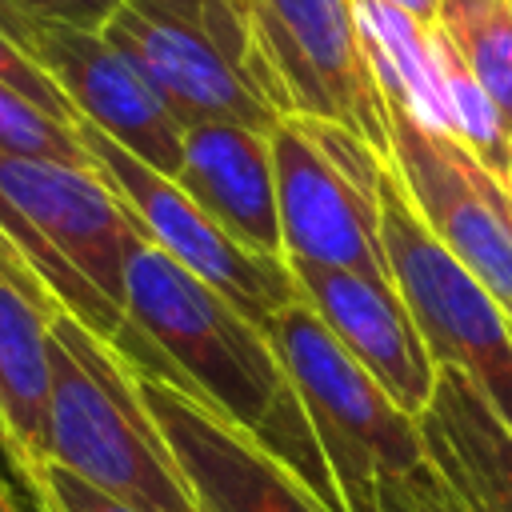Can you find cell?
I'll use <instances>...</instances> for the list:
<instances>
[{
  "mask_svg": "<svg viewBox=\"0 0 512 512\" xmlns=\"http://www.w3.org/2000/svg\"><path fill=\"white\" fill-rule=\"evenodd\" d=\"M136 372L160 376L284 460L332 512H344L300 396L268 332L148 236L128 252L124 328L112 344Z\"/></svg>",
  "mask_w": 512,
  "mask_h": 512,
  "instance_id": "1",
  "label": "cell"
},
{
  "mask_svg": "<svg viewBox=\"0 0 512 512\" xmlns=\"http://www.w3.org/2000/svg\"><path fill=\"white\" fill-rule=\"evenodd\" d=\"M48 456L136 512H200L132 364L76 316L48 328Z\"/></svg>",
  "mask_w": 512,
  "mask_h": 512,
  "instance_id": "2",
  "label": "cell"
},
{
  "mask_svg": "<svg viewBox=\"0 0 512 512\" xmlns=\"http://www.w3.org/2000/svg\"><path fill=\"white\" fill-rule=\"evenodd\" d=\"M0 232L60 312L116 344L128 252L144 228L96 168L0 152Z\"/></svg>",
  "mask_w": 512,
  "mask_h": 512,
  "instance_id": "3",
  "label": "cell"
},
{
  "mask_svg": "<svg viewBox=\"0 0 512 512\" xmlns=\"http://www.w3.org/2000/svg\"><path fill=\"white\" fill-rule=\"evenodd\" d=\"M264 332L300 396L344 512H380L384 488L428 484L440 476L428 460L420 420L396 408L392 396L332 340L304 296L280 308Z\"/></svg>",
  "mask_w": 512,
  "mask_h": 512,
  "instance_id": "4",
  "label": "cell"
},
{
  "mask_svg": "<svg viewBox=\"0 0 512 512\" xmlns=\"http://www.w3.org/2000/svg\"><path fill=\"white\" fill-rule=\"evenodd\" d=\"M100 32L152 80L184 128L220 120L272 132L280 124L240 0H128Z\"/></svg>",
  "mask_w": 512,
  "mask_h": 512,
  "instance_id": "5",
  "label": "cell"
},
{
  "mask_svg": "<svg viewBox=\"0 0 512 512\" xmlns=\"http://www.w3.org/2000/svg\"><path fill=\"white\" fill-rule=\"evenodd\" d=\"M268 148L284 256L392 284L380 240L388 160L356 132L312 116H280Z\"/></svg>",
  "mask_w": 512,
  "mask_h": 512,
  "instance_id": "6",
  "label": "cell"
},
{
  "mask_svg": "<svg viewBox=\"0 0 512 512\" xmlns=\"http://www.w3.org/2000/svg\"><path fill=\"white\" fill-rule=\"evenodd\" d=\"M380 240L428 356L460 368L512 428V316L428 232L392 164L380 176Z\"/></svg>",
  "mask_w": 512,
  "mask_h": 512,
  "instance_id": "7",
  "label": "cell"
},
{
  "mask_svg": "<svg viewBox=\"0 0 512 512\" xmlns=\"http://www.w3.org/2000/svg\"><path fill=\"white\" fill-rule=\"evenodd\" d=\"M260 84L280 116H312L392 152L388 100L368 64L352 0H240Z\"/></svg>",
  "mask_w": 512,
  "mask_h": 512,
  "instance_id": "8",
  "label": "cell"
},
{
  "mask_svg": "<svg viewBox=\"0 0 512 512\" xmlns=\"http://www.w3.org/2000/svg\"><path fill=\"white\" fill-rule=\"evenodd\" d=\"M96 172L112 184V192L132 208L144 236L168 252L180 268H188L196 280L216 288L236 312H244L256 328H268V320L300 300V284L288 268V256H264L248 244H240L232 232H224L172 176L148 168L128 148L96 132L92 124H76Z\"/></svg>",
  "mask_w": 512,
  "mask_h": 512,
  "instance_id": "9",
  "label": "cell"
},
{
  "mask_svg": "<svg viewBox=\"0 0 512 512\" xmlns=\"http://www.w3.org/2000/svg\"><path fill=\"white\" fill-rule=\"evenodd\" d=\"M392 152L428 232L472 272L512 316V192L456 136L432 132L404 108L388 104Z\"/></svg>",
  "mask_w": 512,
  "mask_h": 512,
  "instance_id": "10",
  "label": "cell"
},
{
  "mask_svg": "<svg viewBox=\"0 0 512 512\" xmlns=\"http://www.w3.org/2000/svg\"><path fill=\"white\" fill-rule=\"evenodd\" d=\"M0 28L56 80L84 124L128 148L148 168L164 176L180 172L184 124L152 88V80L104 32L16 12H0Z\"/></svg>",
  "mask_w": 512,
  "mask_h": 512,
  "instance_id": "11",
  "label": "cell"
},
{
  "mask_svg": "<svg viewBox=\"0 0 512 512\" xmlns=\"http://www.w3.org/2000/svg\"><path fill=\"white\" fill-rule=\"evenodd\" d=\"M136 384L200 512H332L284 460L176 384L148 372Z\"/></svg>",
  "mask_w": 512,
  "mask_h": 512,
  "instance_id": "12",
  "label": "cell"
},
{
  "mask_svg": "<svg viewBox=\"0 0 512 512\" xmlns=\"http://www.w3.org/2000/svg\"><path fill=\"white\" fill-rule=\"evenodd\" d=\"M288 268L332 340L392 396L396 408L420 420L436 388V360L428 356L396 284L308 260H288Z\"/></svg>",
  "mask_w": 512,
  "mask_h": 512,
  "instance_id": "13",
  "label": "cell"
},
{
  "mask_svg": "<svg viewBox=\"0 0 512 512\" xmlns=\"http://www.w3.org/2000/svg\"><path fill=\"white\" fill-rule=\"evenodd\" d=\"M172 180L240 244L284 256L268 132L220 120L192 124L184 128V156Z\"/></svg>",
  "mask_w": 512,
  "mask_h": 512,
  "instance_id": "14",
  "label": "cell"
},
{
  "mask_svg": "<svg viewBox=\"0 0 512 512\" xmlns=\"http://www.w3.org/2000/svg\"><path fill=\"white\" fill-rule=\"evenodd\" d=\"M420 436L464 512H512V428L460 368L436 364Z\"/></svg>",
  "mask_w": 512,
  "mask_h": 512,
  "instance_id": "15",
  "label": "cell"
},
{
  "mask_svg": "<svg viewBox=\"0 0 512 512\" xmlns=\"http://www.w3.org/2000/svg\"><path fill=\"white\" fill-rule=\"evenodd\" d=\"M52 308L0 280V428L16 452V464L48 456V328Z\"/></svg>",
  "mask_w": 512,
  "mask_h": 512,
  "instance_id": "16",
  "label": "cell"
},
{
  "mask_svg": "<svg viewBox=\"0 0 512 512\" xmlns=\"http://www.w3.org/2000/svg\"><path fill=\"white\" fill-rule=\"evenodd\" d=\"M352 16L384 100L392 108H404L424 128L448 132V108L432 52V24H420L416 16L384 0H352Z\"/></svg>",
  "mask_w": 512,
  "mask_h": 512,
  "instance_id": "17",
  "label": "cell"
},
{
  "mask_svg": "<svg viewBox=\"0 0 512 512\" xmlns=\"http://www.w3.org/2000/svg\"><path fill=\"white\" fill-rule=\"evenodd\" d=\"M436 24L512 132V0H444Z\"/></svg>",
  "mask_w": 512,
  "mask_h": 512,
  "instance_id": "18",
  "label": "cell"
},
{
  "mask_svg": "<svg viewBox=\"0 0 512 512\" xmlns=\"http://www.w3.org/2000/svg\"><path fill=\"white\" fill-rule=\"evenodd\" d=\"M432 52H436V72L444 88V108H448V136H456L496 180L508 184V156H512V132L504 128L496 104L480 88V80L468 72L464 56L456 44L444 36L440 24H432Z\"/></svg>",
  "mask_w": 512,
  "mask_h": 512,
  "instance_id": "19",
  "label": "cell"
},
{
  "mask_svg": "<svg viewBox=\"0 0 512 512\" xmlns=\"http://www.w3.org/2000/svg\"><path fill=\"white\" fill-rule=\"evenodd\" d=\"M0 152L24 156V160H56L72 168H96L76 124H64L36 108L16 88L0 84Z\"/></svg>",
  "mask_w": 512,
  "mask_h": 512,
  "instance_id": "20",
  "label": "cell"
},
{
  "mask_svg": "<svg viewBox=\"0 0 512 512\" xmlns=\"http://www.w3.org/2000/svg\"><path fill=\"white\" fill-rule=\"evenodd\" d=\"M20 476L28 480V488L36 492V500L48 512H136L132 504L100 492L96 484L80 480L76 472L52 464V460H36V464H20Z\"/></svg>",
  "mask_w": 512,
  "mask_h": 512,
  "instance_id": "21",
  "label": "cell"
},
{
  "mask_svg": "<svg viewBox=\"0 0 512 512\" xmlns=\"http://www.w3.org/2000/svg\"><path fill=\"white\" fill-rule=\"evenodd\" d=\"M0 84H8V88H16L20 96H28L36 108H44L48 116H56V120H64V124H80V116H76V108L68 104V96L56 88V80L0 28Z\"/></svg>",
  "mask_w": 512,
  "mask_h": 512,
  "instance_id": "22",
  "label": "cell"
},
{
  "mask_svg": "<svg viewBox=\"0 0 512 512\" xmlns=\"http://www.w3.org/2000/svg\"><path fill=\"white\" fill-rule=\"evenodd\" d=\"M128 0H0V12H16V16H32V20H56V24H72V28H88L100 32Z\"/></svg>",
  "mask_w": 512,
  "mask_h": 512,
  "instance_id": "23",
  "label": "cell"
},
{
  "mask_svg": "<svg viewBox=\"0 0 512 512\" xmlns=\"http://www.w3.org/2000/svg\"><path fill=\"white\" fill-rule=\"evenodd\" d=\"M380 512H464L444 476L428 484H392L380 492Z\"/></svg>",
  "mask_w": 512,
  "mask_h": 512,
  "instance_id": "24",
  "label": "cell"
},
{
  "mask_svg": "<svg viewBox=\"0 0 512 512\" xmlns=\"http://www.w3.org/2000/svg\"><path fill=\"white\" fill-rule=\"evenodd\" d=\"M384 4L404 8V12H408V16H416L420 24H436V16H440V4H444V0H384Z\"/></svg>",
  "mask_w": 512,
  "mask_h": 512,
  "instance_id": "25",
  "label": "cell"
},
{
  "mask_svg": "<svg viewBox=\"0 0 512 512\" xmlns=\"http://www.w3.org/2000/svg\"><path fill=\"white\" fill-rule=\"evenodd\" d=\"M20 484V464H16V452L0 428V488H16Z\"/></svg>",
  "mask_w": 512,
  "mask_h": 512,
  "instance_id": "26",
  "label": "cell"
},
{
  "mask_svg": "<svg viewBox=\"0 0 512 512\" xmlns=\"http://www.w3.org/2000/svg\"><path fill=\"white\" fill-rule=\"evenodd\" d=\"M12 496H16V504H20V512H48L40 500H36V492L28 488V480H20L16 488H12Z\"/></svg>",
  "mask_w": 512,
  "mask_h": 512,
  "instance_id": "27",
  "label": "cell"
},
{
  "mask_svg": "<svg viewBox=\"0 0 512 512\" xmlns=\"http://www.w3.org/2000/svg\"><path fill=\"white\" fill-rule=\"evenodd\" d=\"M0 512H20V504H16V496H12V488H0Z\"/></svg>",
  "mask_w": 512,
  "mask_h": 512,
  "instance_id": "28",
  "label": "cell"
},
{
  "mask_svg": "<svg viewBox=\"0 0 512 512\" xmlns=\"http://www.w3.org/2000/svg\"><path fill=\"white\" fill-rule=\"evenodd\" d=\"M508 192H512V156H508Z\"/></svg>",
  "mask_w": 512,
  "mask_h": 512,
  "instance_id": "29",
  "label": "cell"
}]
</instances>
